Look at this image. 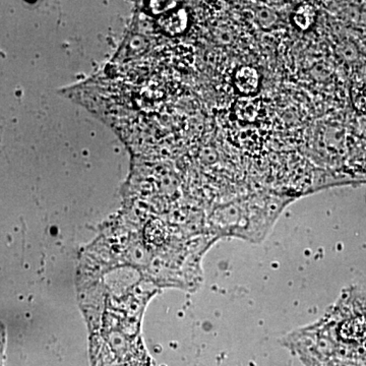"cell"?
<instances>
[{"mask_svg":"<svg viewBox=\"0 0 366 366\" xmlns=\"http://www.w3.org/2000/svg\"><path fill=\"white\" fill-rule=\"evenodd\" d=\"M232 83L239 95L252 97L261 88V74L254 67L242 66L234 71Z\"/></svg>","mask_w":366,"mask_h":366,"instance_id":"1","label":"cell"},{"mask_svg":"<svg viewBox=\"0 0 366 366\" xmlns=\"http://www.w3.org/2000/svg\"><path fill=\"white\" fill-rule=\"evenodd\" d=\"M317 16V11L314 6L302 4L296 6L291 19L296 28L300 29V31H307L315 25Z\"/></svg>","mask_w":366,"mask_h":366,"instance_id":"2","label":"cell"},{"mask_svg":"<svg viewBox=\"0 0 366 366\" xmlns=\"http://www.w3.org/2000/svg\"><path fill=\"white\" fill-rule=\"evenodd\" d=\"M257 102H259V101L249 98L240 100L237 107V113L239 117H242V119L252 122V120L257 117V113H259Z\"/></svg>","mask_w":366,"mask_h":366,"instance_id":"4","label":"cell"},{"mask_svg":"<svg viewBox=\"0 0 366 366\" xmlns=\"http://www.w3.org/2000/svg\"><path fill=\"white\" fill-rule=\"evenodd\" d=\"M187 24V16L184 11H180L177 13L170 14L169 16L164 21V26L169 31L170 33H180L184 30Z\"/></svg>","mask_w":366,"mask_h":366,"instance_id":"3","label":"cell"},{"mask_svg":"<svg viewBox=\"0 0 366 366\" xmlns=\"http://www.w3.org/2000/svg\"><path fill=\"white\" fill-rule=\"evenodd\" d=\"M4 346H6V330L0 322V366H4Z\"/></svg>","mask_w":366,"mask_h":366,"instance_id":"6","label":"cell"},{"mask_svg":"<svg viewBox=\"0 0 366 366\" xmlns=\"http://www.w3.org/2000/svg\"><path fill=\"white\" fill-rule=\"evenodd\" d=\"M255 18H257V23L262 28H269L276 23L277 16L271 9H267V7H259L257 11H255Z\"/></svg>","mask_w":366,"mask_h":366,"instance_id":"5","label":"cell"}]
</instances>
